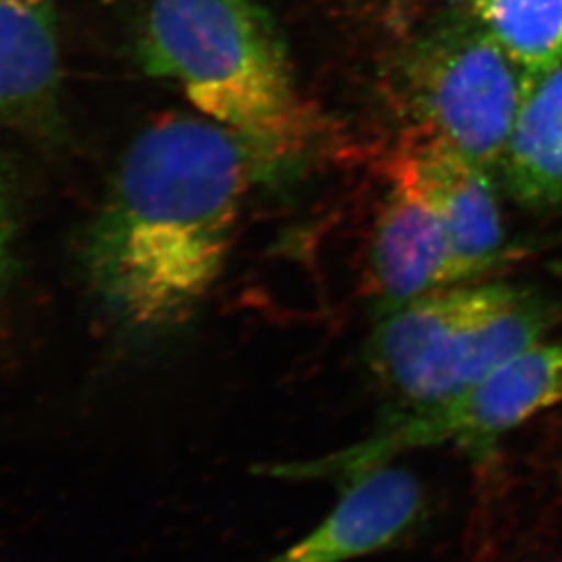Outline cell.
Instances as JSON below:
<instances>
[{"mask_svg": "<svg viewBox=\"0 0 562 562\" xmlns=\"http://www.w3.org/2000/svg\"><path fill=\"white\" fill-rule=\"evenodd\" d=\"M552 325V305L526 286H446L382 316L366 358L395 409L426 406L486 379Z\"/></svg>", "mask_w": 562, "mask_h": 562, "instance_id": "3", "label": "cell"}, {"mask_svg": "<svg viewBox=\"0 0 562 562\" xmlns=\"http://www.w3.org/2000/svg\"><path fill=\"white\" fill-rule=\"evenodd\" d=\"M558 404H562V344L539 341L468 390L426 406L385 413L362 440L330 453L291 460L286 470L294 482L346 484L393 464L402 454L438 446L486 459L501 438Z\"/></svg>", "mask_w": 562, "mask_h": 562, "instance_id": "4", "label": "cell"}, {"mask_svg": "<svg viewBox=\"0 0 562 562\" xmlns=\"http://www.w3.org/2000/svg\"><path fill=\"white\" fill-rule=\"evenodd\" d=\"M256 170L249 146L209 117L165 115L132 140L85 245L115 324L156 335L194 313L222 274Z\"/></svg>", "mask_w": 562, "mask_h": 562, "instance_id": "1", "label": "cell"}, {"mask_svg": "<svg viewBox=\"0 0 562 562\" xmlns=\"http://www.w3.org/2000/svg\"><path fill=\"white\" fill-rule=\"evenodd\" d=\"M451 249V285L479 278L503 258L506 233L492 172L426 134L409 146Z\"/></svg>", "mask_w": 562, "mask_h": 562, "instance_id": "8", "label": "cell"}, {"mask_svg": "<svg viewBox=\"0 0 562 562\" xmlns=\"http://www.w3.org/2000/svg\"><path fill=\"white\" fill-rule=\"evenodd\" d=\"M552 562H562V561H552Z\"/></svg>", "mask_w": 562, "mask_h": 562, "instance_id": "14", "label": "cell"}, {"mask_svg": "<svg viewBox=\"0 0 562 562\" xmlns=\"http://www.w3.org/2000/svg\"><path fill=\"white\" fill-rule=\"evenodd\" d=\"M426 490L407 468L393 464L341 484L333 508L303 536L263 562H355L384 552L424 519Z\"/></svg>", "mask_w": 562, "mask_h": 562, "instance_id": "7", "label": "cell"}, {"mask_svg": "<svg viewBox=\"0 0 562 562\" xmlns=\"http://www.w3.org/2000/svg\"><path fill=\"white\" fill-rule=\"evenodd\" d=\"M390 181L371 247V292L380 318L453 286L448 234L409 146L391 165Z\"/></svg>", "mask_w": 562, "mask_h": 562, "instance_id": "6", "label": "cell"}, {"mask_svg": "<svg viewBox=\"0 0 562 562\" xmlns=\"http://www.w3.org/2000/svg\"><path fill=\"white\" fill-rule=\"evenodd\" d=\"M137 60L244 140L263 170L307 145V110L263 0H151Z\"/></svg>", "mask_w": 562, "mask_h": 562, "instance_id": "2", "label": "cell"}, {"mask_svg": "<svg viewBox=\"0 0 562 562\" xmlns=\"http://www.w3.org/2000/svg\"><path fill=\"white\" fill-rule=\"evenodd\" d=\"M2 4L26 5V8H44V5H54L52 0H0Z\"/></svg>", "mask_w": 562, "mask_h": 562, "instance_id": "13", "label": "cell"}, {"mask_svg": "<svg viewBox=\"0 0 562 562\" xmlns=\"http://www.w3.org/2000/svg\"><path fill=\"white\" fill-rule=\"evenodd\" d=\"M476 21L533 79L562 63V0H471Z\"/></svg>", "mask_w": 562, "mask_h": 562, "instance_id": "11", "label": "cell"}, {"mask_svg": "<svg viewBox=\"0 0 562 562\" xmlns=\"http://www.w3.org/2000/svg\"><path fill=\"white\" fill-rule=\"evenodd\" d=\"M407 77L427 134L490 172L501 167L533 77L481 22H453L431 33Z\"/></svg>", "mask_w": 562, "mask_h": 562, "instance_id": "5", "label": "cell"}, {"mask_svg": "<svg viewBox=\"0 0 562 562\" xmlns=\"http://www.w3.org/2000/svg\"><path fill=\"white\" fill-rule=\"evenodd\" d=\"M498 168L522 205L562 209V63L531 81Z\"/></svg>", "mask_w": 562, "mask_h": 562, "instance_id": "10", "label": "cell"}, {"mask_svg": "<svg viewBox=\"0 0 562 562\" xmlns=\"http://www.w3.org/2000/svg\"><path fill=\"white\" fill-rule=\"evenodd\" d=\"M15 236V216L11 203L10 184L5 179L4 165L0 159V278L10 266L11 245Z\"/></svg>", "mask_w": 562, "mask_h": 562, "instance_id": "12", "label": "cell"}, {"mask_svg": "<svg viewBox=\"0 0 562 562\" xmlns=\"http://www.w3.org/2000/svg\"><path fill=\"white\" fill-rule=\"evenodd\" d=\"M60 57L54 5L0 2V120L52 134L59 126Z\"/></svg>", "mask_w": 562, "mask_h": 562, "instance_id": "9", "label": "cell"}]
</instances>
